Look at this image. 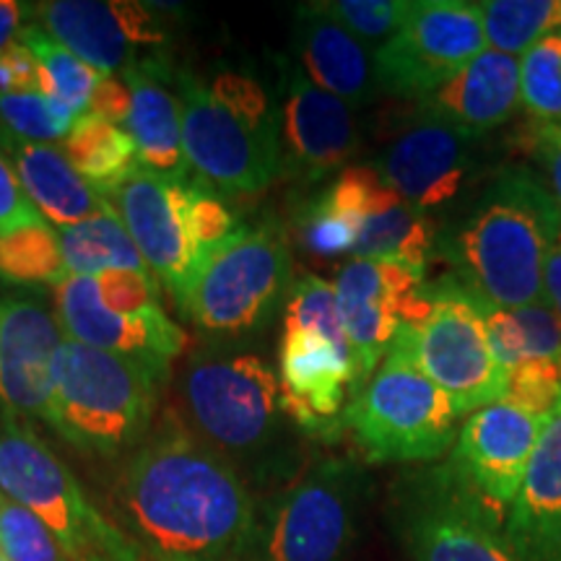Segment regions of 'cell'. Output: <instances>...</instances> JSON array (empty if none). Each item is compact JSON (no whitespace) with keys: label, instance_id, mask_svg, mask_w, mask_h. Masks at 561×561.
Returning a JSON list of instances; mask_svg holds the SVG:
<instances>
[{"label":"cell","instance_id":"e575fe53","mask_svg":"<svg viewBox=\"0 0 561 561\" xmlns=\"http://www.w3.org/2000/svg\"><path fill=\"white\" fill-rule=\"evenodd\" d=\"M0 553L9 561H70L55 533L34 512L0 494Z\"/></svg>","mask_w":561,"mask_h":561},{"label":"cell","instance_id":"d4e9b609","mask_svg":"<svg viewBox=\"0 0 561 561\" xmlns=\"http://www.w3.org/2000/svg\"><path fill=\"white\" fill-rule=\"evenodd\" d=\"M504 530L517 561H561V413L538 442Z\"/></svg>","mask_w":561,"mask_h":561},{"label":"cell","instance_id":"f6af8a7d","mask_svg":"<svg viewBox=\"0 0 561 561\" xmlns=\"http://www.w3.org/2000/svg\"><path fill=\"white\" fill-rule=\"evenodd\" d=\"M34 224L47 221L42 219L39 210L26 198L9 157L0 151V234H9L13 229L34 227Z\"/></svg>","mask_w":561,"mask_h":561},{"label":"cell","instance_id":"ffe728a7","mask_svg":"<svg viewBox=\"0 0 561 561\" xmlns=\"http://www.w3.org/2000/svg\"><path fill=\"white\" fill-rule=\"evenodd\" d=\"M53 299L68 341L130 356L164 371L185 351V331L161 307L138 314L112 312L94 276H68L55 286Z\"/></svg>","mask_w":561,"mask_h":561},{"label":"cell","instance_id":"f35d334b","mask_svg":"<svg viewBox=\"0 0 561 561\" xmlns=\"http://www.w3.org/2000/svg\"><path fill=\"white\" fill-rule=\"evenodd\" d=\"M0 136H11L32 144H58L68 133L55 117L50 100L39 91L9 94L0 91Z\"/></svg>","mask_w":561,"mask_h":561},{"label":"cell","instance_id":"8fae6325","mask_svg":"<svg viewBox=\"0 0 561 561\" xmlns=\"http://www.w3.org/2000/svg\"><path fill=\"white\" fill-rule=\"evenodd\" d=\"M426 312L401 325L390 348L409 356L450 398L460 416L500 403L507 371L491 351L479 305L450 278L426 284Z\"/></svg>","mask_w":561,"mask_h":561},{"label":"cell","instance_id":"4fadbf2b","mask_svg":"<svg viewBox=\"0 0 561 561\" xmlns=\"http://www.w3.org/2000/svg\"><path fill=\"white\" fill-rule=\"evenodd\" d=\"M32 16L53 39L102 76H123L144 62L170 58V26L153 3L50 0L32 5Z\"/></svg>","mask_w":561,"mask_h":561},{"label":"cell","instance_id":"cb8c5ba5","mask_svg":"<svg viewBox=\"0 0 561 561\" xmlns=\"http://www.w3.org/2000/svg\"><path fill=\"white\" fill-rule=\"evenodd\" d=\"M416 104L460 128L486 136L510 123L517 107H523L520 60L496 50H483L445 87Z\"/></svg>","mask_w":561,"mask_h":561},{"label":"cell","instance_id":"bcb514c9","mask_svg":"<svg viewBox=\"0 0 561 561\" xmlns=\"http://www.w3.org/2000/svg\"><path fill=\"white\" fill-rule=\"evenodd\" d=\"M133 110V94L128 81L123 76H104L96 87L94 96H91L87 115L100 117V121H107L112 125H121L125 128L128 125Z\"/></svg>","mask_w":561,"mask_h":561},{"label":"cell","instance_id":"1f68e13d","mask_svg":"<svg viewBox=\"0 0 561 561\" xmlns=\"http://www.w3.org/2000/svg\"><path fill=\"white\" fill-rule=\"evenodd\" d=\"M0 276L5 284L24 286H58L70 273L58 240V229L50 224L13 229L0 234Z\"/></svg>","mask_w":561,"mask_h":561},{"label":"cell","instance_id":"9a60e30c","mask_svg":"<svg viewBox=\"0 0 561 561\" xmlns=\"http://www.w3.org/2000/svg\"><path fill=\"white\" fill-rule=\"evenodd\" d=\"M343 331L354 359V392L375 375L405 322L426 310V273L354 257L335 276ZM351 392V396H354Z\"/></svg>","mask_w":561,"mask_h":561},{"label":"cell","instance_id":"836d02e7","mask_svg":"<svg viewBox=\"0 0 561 561\" xmlns=\"http://www.w3.org/2000/svg\"><path fill=\"white\" fill-rule=\"evenodd\" d=\"M520 96L533 121L561 125V32L520 58Z\"/></svg>","mask_w":561,"mask_h":561},{"label":"cell","instance_id":"4dcf8cb0","mask_svg":"<svg viewBox=\"0 0 561 561\" xmlns=\"http://www.w3.org/2000/svg\"><path fill=\"white\" fill-rule=\"evenodd\" d=\"M479 13L489 50L517 60L561 32V0H483Z\"/></svg>","mask_w":561,"mask_h":561},{"label":"cell","instance_id":"7bdbcfd3","mask_svg":"<svg viewBox=\"0 0 561 561\" xmlns=\"http://www.w3.org/2000/svg\"><path fill=\"white\" fill-rule=\"evenodd\" d=\"M515 312L517 322H520L525 341H528L530 359H561V318L551 310L546 301H536V305L520 307Z\"/></svg>","mask_w":561,"mask_h":561},{"label":"cell","instance_id":"b9f144b4","mask_svg":"<svg viewBox=\"0 0 561 561\" xmlns=\"http://www.w3.org/2000/svg\"><path fill=\"white\" fill-rule=\"evenodd\" d=\"M523 151L536 161V178L561 210V125L533 121L523 136Z\"/></svg>","mask_w":561,"mask_h":561},{"label":"cell","instance_id":"ac0fdd59","mask_svg":"<svg viewBox=\"0 0 561 561\" xmlns=\"http://www.w3.org/2000/svg\"><path fill=\"white\" fill-rule=\"evenodd\" d=\"M280 174L314 185L343 172L359 151L354 107L314 87L297 62H284L278 87Z\"/></svg>","mask_w":561,"mask_h":561},{"label":"cell","instance_id":"8992f818","mask_svg":"<svg viewBox=\"0 0 561 561\" xmlns=\"http://www.w3.org/2000/svg\"><path fill=\"white\" fill-rule=\"evenodd\" d=\"M294 261L276 221L242 224L203 261L178 310L214 339L263 331L289 299Z\"/></svg>","mask_w":561,"mask_h":561},{"label":"cell","instance_id":"ab89813d","mask_svg":"<svg viewBox=\"0 0 561 561\" xmlns=\"http://www.w3.org/2000/svg\"><path fill=\"white\" fill-rule=\"evenodd\" d=\"M242 224L234 216L227 203H224L221 193H216L214 187L206 185L201 178L191 180V229L198 244L201 257H206L214 252L227 237L234 234ZM203 265V263H201Z\"/></svg>","mask_w":561,"mask_h":561},{"label":"cell","instance_id":"816d5d0a","mask_svg":"<svg viewBox=\"0 0 561 561\" xmlns=\"http://www.w3.org/2000/svg\"><path fill=\"white\" fill-rule=\"evenodd\" d=\"M5 284V280H3V276H0V286H3Z\"/></svg>","mask_w":561,"mask_h":561},{"label":"cell","instance_id":"603a6c76","mask_svg":"<svg viewBox=\"0 0 561 561\" xmlns=\"http://www.w3.org/2000/svg\"><path fill=\"white\" fill-rule=\"evenodd\" d=\"M170 58L125 70L133 94L128 133L136 140L140 167L172 180H191V164L182 149V102Z\"/></svg>","mask_w":561,"mask_h":561},{"label":"cell","instance_id":"5b68a950","mask_svg":"<svg viewBox=\"0 0 561 561\" xmlns=\"http://www.w3.org/2000/svg\"><path fill=\"white\" fill-rule=\"evenodd\" d=\"M170 371L68 341L53 392L50 426L83 453L117 458L151 432Z\"/></svg>","mask_w":561,"mask_h":561},{"label":"cell","instance_id":"30bf717a","mask_svg":"<svg viewBox=\"0 0 561 561\" xmlns=\"http://www.w3.org/2000/svg\"><path fill=\"white\" fill-rule=\"evenodd\" d=\"M504 520L450 462L403 476L392 494L390 523L411 561H517Z\"/></svg>","mask_w":561,"mask_h":561},{"label":"cell","instance_id":"44dd1931","mask_svg":"<svg viewBox=\"0 0 561 561\" xmlns=\"http://www.w3.org/2000/svg\"><path fill=\"white\" fill-rule=\"evenodd\" d=\"M278 382L291 424L314 439H339L346 432L351 392L356 385L348 351L310 331H284Z\"/></svg>","mask_w":561,"mask_h":561},{"label":"cell","instance_id":"5bb4252c","mask_svg":"<svg viewBox=\"0 0 561 561\" xmlns=\"http://www.w3.org/2000/svg\"><path fill=\"white\" fill-rule=\"evenodd\" d=\"M191 180H172L138 167L104 195L144 263L174 301L185 297L203 263L191 229Z\"/></svg>","mask_w":561,"mask_h":561},{"label":"cell","instance_id":"ee69618b","mask_svg":"<svg viewBox=\"0 0 561 561\" xmlns=\"http://www.w3.org/2000/svg\"><path fill=\"white\" fill-rule=\"evenodd\" d=\"M479 310L483 312V320H486L491 351H494L500 367L510 375L512 369H517L523 362L530 359L528 341H525L520 322H517L512 310H496V307H479Z\"/></svg>","mask_w":561,"mask_h":561},{"label":"cell","instance_id":"277c9868","mask_svg":"<svg viewBox=\"0 0 561 561\" xmlns=\"http://www.w3.org/2000/svg\"><path fill=\"white\" fill-rule=\"evenodd\" d=\"M174 83L191 170L221 195L263 193L280 174L278 107L263 83L237 70L210 81L178 70Z\"/></svg>","mask_w":561,"mask_h":561},{"label":"cell","instance_id":"6da1fadb","mask_svg":"<svg viewBox=\"0 0 561 561\" xmlns=\"http://www.w3.org/2000/svg\"><path fill=\"white\" fill-rule=\"evenodd\" d=\"M112 500L117 528L149 561H242L261 507L172 409L128 455Z\"/></svg>","mask_w":561,"mask_h":561},{"label":"cell","instance_id":"f5cc1de1","mask_svg":"<svg viewBox=\"0 0 561 561\" xmlns=\"http://www.w3.org/2000/svg\"><path fill=\"white\" fill-rule=\"evenodd\" d=\"M144 561H149V559H146V557H144Z\"/></svg>","mask_w":561,"mask_h":561},{"label":"cell","instance_id":"7a4b0ae2","mask_svg":"<svg viewBox=\"0 0 561 561\" xmlns=\"http://www.w3.org/2000/svg\"><path fill=\"white\" fill-rule=\"evenodd\" d=\"M561 210L528 167H500L458 221L437 234L450 278L479 307L520 310L543 301V276Z\"/></svg>","mask_w":561,"mask_h":561},{"label":"cell","instance_id":"d590c367","mask_svg":"<svg viewBox=\"0 0 561 561\" xmlns=\"http://www.w3.org/2000/svg\"><path fill=\"white\" fill-rule=\"evenodd\" d=\"M299 242L314 257H339L351 252L354 255L359 240V224L331 206L325 195H314L297 210Z\"/></svg>","mask_w":561,"mask_h":561},{"label":"cell","instance_id":"9c48e42d","mask_svg":"<svg viewBox=\"0 0 561 561\" xmlns=\"http://www.w3.org/2000/svg\"><path fill=\"white\" fill-rule=\"evenodd\" d=\"M460 413L401 351L351 396L346 432L367 462H434L455 445Z\"/></svg>","mask_w":561,"mask_h":561},{"label":"cell","instance_id":"83f0119b","mask_svg":"<svg viewBox=\"0 0 561 561\" xmlns=\"http://www.w3.org/2000/svg\"><path fill=\"white\" fill-rule=\"evenodd\" d=\"M62 151L73 170L100 195L115 191L140 167L136 140L128 128L83 115L62 140Z\"/></svg>","mask_w":561,"mask_h":561},{"label":"cell","instance_id":"7402d4cb","mask_svg":"<svg viewBox=\"0 0 561 561\" xmlns=\"http://www.w3.org/2000/svg\"><path fill=\"white\" fill-rule=\"evenodd\" d=\"M294 55L297 68L314 87L339 96L354 110L367 107L382 96L375 50L328 16L318 3L297 9Z\"/></svg>","mask_w":561,"mask_h":561},{"label":"cell","instance_id":"c3c4849f","mask_svg":"<svg viewBox=\"0 0 561 561\" xmlns=\"http://www.w3.org/2000/svg\"><path fill=\"white\" fill-rule=\"evenodd\" d=\"M30 5L16 3V0H0V55H3L24 30V16Z\"/></svg>","mask_w":561,"mask_h":561},{"label":"cell","instance_id":"8d00e7d4","mask_svg":"<svg viewBox=\"0 0 561 561\" xmlns=\"http://www.w3.org/2000/svg\"><path fill=\"white\" fill-rule=\"evenodd\" d=\"M318 5L364 45L377 42L382 47L405 24L413 0H328Z\"/></svg>","mask_w":561,"mask_h":561},{"label":"cell","instance_id":"f907efd6","mask_svg":"<svg viewBox=\"0 0 561 561\" xmlns=\"http://www.w3.org/2000/svg\"><path fill=\"white\" fill-rule=\"evenodd\" d=\"M0 561H9V559H5V557H3V553H0Z\"/></svg>","mask_w":561,"mask_h":561},{"label":"cell","instance_id":"7c38bea8","mask_svg":"<svg viewBox=\"0 0 561 561\" xmlns=\"http://www.w3.org/2000/svg\"><path fill=\"white\" fill-rule=\"evenodd\" d=\"M486 47L479 3L413 0L405 24L375 50L382 96L421 102Z\"/></svg>","mask_w":561,"mask_h":561},{"label":"cell","instance_id":"e0dca14e","mask_svg":"<svg viewBox=\"0 0 561 561\" xmlns=\"http://www.w3.org/2000/svg\"><path fill=\"white\" fill-rule=\"evenodd\" d=\"M481 138L419 107L371 167L405 203L432 216L458 198L471 180Z\"/></svg>","mask_w":561,"mask_h":561},{"label":"cell","instance_id":"d6986e66","mask_svg":"<svg viewBox=\"0 0 561 561\" xmlns=\"http://www.w3.org/2000/svg\"><path fill=\"white\" fill-rule=\"evenodd\" d=\"M549 424L510 401L491 403L466 419L447 462L476 494L507 515Z\"/></svg>","mask_w":561,"mask_h":561},{"label":"cell","instance_id":"484cf974","mask_svg":"<svg viewBox=\"0 0 561 561\" xmlns=\"http://www.w3.org/2000/svg\"><path fill=\"white\" fill-rule=\"evenodd\" d=\"M0 151L9 157L26 198L50 227H73L112 210L107 198L73 170L58 144H32L0 136Z\"/></svg>","mask_w":561,"mask_h":561},{"label":"cell","instance_id":"60d3db41","mask_svg":"<svg viewBox=\"0 0 561 561\" xmlns=\"http://www.w3.org/2000/svg\"><path fill=\"white\" fill-rule=\"evenodd\" d=\"M94 278L112 312L138 314L159 307V280L149 271H104Z\"/></svg>","mask_w":561,"mask_h":561},{"label":"cell","instance_id":"74e56055","mask_svg":"<svg viewBox=\"0 0 561 561\" xmlns=\"http://www.w3.org/2000/svg\"><path fill=\"white\" fill-rule=\"evenodd\" d=\"M502 401L553 421L561 413V364L551 359H528L507 375Z\"/></svg>","mask_w":561,"mask_h":561},{"label":"cell","instance_id":"d6a6232c","mask_svg":"<svg viewBox=\"0 0 561 561\" xmlns=\"http://www.w3.org/2000/svg\"><path fill=\"white\" fill-rule=\"evenodd\" d=\"M284 331H310L348 351V335L343 331L335 286L314 273H299L294 278L284 307Z\"/></svg>","mask_w":561,"mask_h":561},{"label":"cell","instance_id":"4316f807","mask_svg":"<svg viewBox=\"0 0 561 561\" xmlns=\"http://www.w3.org/2000/svg\"><path fill=\"white\" fill-rule=\"evenodd\" d=\"M437 234L432 216L405 203L380 178L364 206L354 257L396 263L426 273V265L437 250Z\"/></svg>","mask_w":561,"mask_h":561},{"label":"cell","instance_id":"ba28073f","mask_svg":"<svg viewBox=\"0 0 561 561\" xmlns=\"http://www.w3.org/2000/svg\"><path fill=\"white\" fill-rule=\"evenodd\" d=\"M364 491L354 460H318L257 507L242 561H343L359 533Z\"/></svg>","mask_w":561,"mask_h":561},{"label":"cell","instance_id":"f546056e","mask_svg":"<svg viewBox=\"0 0 561 561\" xmlns=\"http://www.w3.org/2000/svg\"><path fill=\"white\" fill-rule=\"evenodd\" d=\"M19 42L37 60L39 94L47 96V100L62 102L76 117L87 115L91 96H94L96 87L104 79L100 70L76 58L68 47H62L58 39H53L37 24H24Z\"/></svg>","mask_w":561,"mask_h":561},{"label":"cell","instance_id":"3957f363","mask_svg":"<svg viewBox=\"0 0 561 561\" xmlns=\"http://www.w3.org/2000/svg\"><path fill=\"white\" fill-rule=\"evenodd\" d=\"M180 421L237 471L261 483H291L305 471L289 445L278 375L261 356L198 348L178 377Z\"/></svg>","mask_w":561,"mask_h":561},{"label":"cell","instance_id":"2e32d148","mask_svg":"<svg viewBox=\"0 0 561 561\" xmlns=\"http://www.w3.org/2000/svg\"><path fill=\"white\" fill-rule=\"evenodd\" d=\"M66 343L58 312L42 294L0 286V409L50 424Z\"/></svg>","mask_w":561,"mask_h":561},{"label":"cell","instance_id":"681fc988","mask_svg":"<svg viewBox=\"0 0 561 561\" xmlns=\"http://www.w3.org/2000/svg\"><path fill=\"white\" fill-rule=\"evenodd\" d=\"M543 301L561 318V227H559L557 242H553V248L549 252V261H546Z\"/></svg>","mask_w":561,"mask_h":561},{"label":"cell","instance_id":"f1b7e54d","mask_svg":"<svg viewBox=\"0 0 561 561\" xmlns=\"http://www.w3.org/2000/svg\"><path fill=\"white\" fill-rule=\"evenodd\" d=\"M58 240L70 276H100L104 271H149L115 210L58 229Z\"/></svg>","mask_w":561,"mask_h":561},{"label":"cell","instance_id":"52a82bcc","mask_svg":"<svg viewBox=\"0 0 561 561\" xmlns=\"http://www.w3.org/2000/svg\"><path fill=\"white\" fill-rule=\"evenodd\" d=\"M0 494L34 512L70 561H144L138 546L91 504L53 447L5 409H0Z\"/></svg>","mask_w":561,"mask_h":561},{"label":"cell","instance_id":"7dc6e473","mask_svg":"<svg viewBox=\"0 0 561 561\" xmlns=\"http://www.w3.org/2000/svg\"><path fill=\"white\" fill-rule=\"evenodd\" d=\"M0 91H9V94L39 91L37 60L19 39L0 55Z\"/></svg>","mask_w":561,"mask_h":561},{"label":"cell","instance_id":"db71d44e","mask_svg":"<svg viewBox=\"0 0 561 561\" xmlns=\"http://www.w3.org/2000/svg\"><path fill=\"white\" fill-rule=\"evenodd\" d=\"M559 364H561V359H559Z\"/></svg>","mask_w":561,"mask_h":561}]
</instances>
